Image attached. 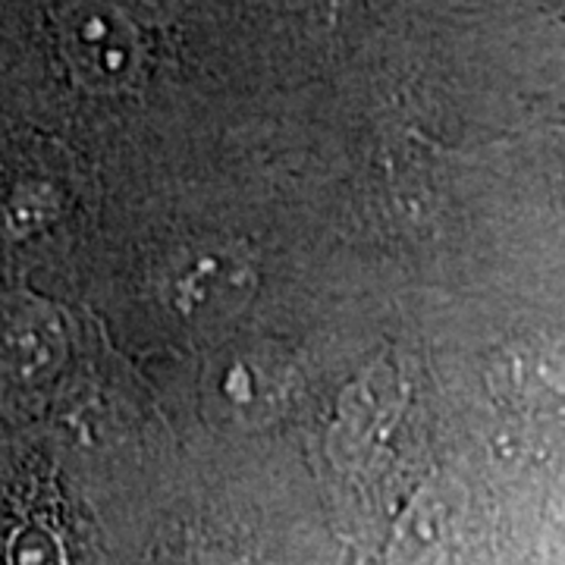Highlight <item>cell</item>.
Wrapping results in <instances>:
<instances>
[{"mask_svg":"<svg viewBox=\"0 0 565 565\" xmlns=\"http://www.w3.org/2000/svg\"><path fill=\"white\" fill-rule=\"evenodd\" d=\"M63 44L79 79L95 88H117L132 73V61H136L132 29L104 0H82L66 13Z\"/></svg>","mask_w":565,"mask_h":565,"instance_id":"cell-1","label":"cell"},{"mask_svg":"<svg viewBox=\"0 0 565 565\" xmlns=\"http://www.w3.org/2000/svg\"><path fill=\"white\" fill-rule=\"evenodd\" d=\"M61 330L41 308L10 305L0 311V371L17 381H39L61 362Z\"/></svg>","mask_w":565,"mask_h":565,"instance_id":"cell-2","label":"cell"},{"mask_svg":"<svg viewBox=\"0 0 565 565\" xmlns=\"http://www.w3.org/2000/svg\"><path fill=\"white\" fill-rule=\"evenodd\" d=\"M243 267L233 264V258L221 262L217 255L204 252V258L199 264H192L189 270L180 274V305L185 311H195V308H204L207 305H230L233 299V286L236 280H243Z\"/></svg>","mask_w":565,"mask_h":565,"instance_id":"cell-3","label":"cell"},{"mask_svg":"<svg viewBox=\"0 0 565 565\" xmlns=\"http://www.w3.org/2000/svg\"><path fill=\"white\" fill-rule=\"evenodd\" d=\"M54 553V546L47 544L39 534H25L17 544V565H47Z\"/></svg>","mask_w":565,"mask_h":565,"instance_id":"cell-4","label":"cell"}]
</instances>
